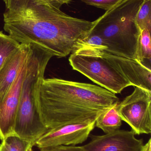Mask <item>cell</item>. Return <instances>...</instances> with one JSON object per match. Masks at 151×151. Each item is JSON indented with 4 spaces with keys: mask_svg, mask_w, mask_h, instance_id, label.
<instances>
[{
    "mask_svg": "<svg viewBox=\"0 0 151 151\" xmlns=\"http://www.w3.org/2000/svg\"><path fill=\"white\" fill-rule=\"evenodd\" d=\"M26 62L4 99L0 103V140L1 141L8 136L14 134Z\"/></svg>",
    "mask_w": 151,
    "mask_h": 151,
    "instance_id": "obj_9",
    "label": "cell"
},
{
    "mask_svg": "<svg viewBox=\"0 0 151 151\" xmlns=\"http://www.w3.org/2000/svg\"><path fill=\"white\" fill-rule=\"evenodd\" d=\"M151 91L135 87L134 92L119 103L118 112L136 135L151 132Z\"/></svg>",
    "mask_w": 151,
    "mask_h": 151,
    "instance_id": "obj_6",
    "label": "cell"
},
{
    "mask_svg": "<svg viewBox=\"0 0 151 151\" xmlns=\"http://www.w3.org/2000/svg\"><path fill=\"white\" fill-rule=\"evenodd\" d=\"M118 104L117 103L104 111L97 119L95 126L105 134L119 129L121 126L122 120L118 110Z\"/></svg>",
    "mask_w": 151,
    "mask_h": 151,
    "instance_id": "obj_11",
    "label": "cell"
},
{
    "mask_svg": "<svg viewBox=\"0 0 151 151\" xmlns=\"http://www.w3.org/2000/svg\"><path fill=\"white\" fill-rule=\"evenodd\" d=\"M136 22L140 30L151 32V0H144L137 15Z\"/></svg>",
    "mask_w": 151,
    "mask_h": 151,
    "instance_id": "obj_15",
    "label": "cell"
},
{
    "mask_svg": "<svg viewBox=\"0 0 151 151\" xmlns=\"http://www.w3.org/2000/svg\"><path fill=\"white\" fill-rule=\"evenodd\" d=\"M132 130H118L102 136L91 135L84 151H140L142 139H137Z\"/></svg>",
    "mask_w": 151,
    "mask_h": 151,
    "instance_id": "obj_7",
    "label": "cell"
},
{
    "mask_svg": "<svg viewBox=\"0 0 151 151\" xmlns=\"http://www.w3.org/2000/svg\"><path fill=\"white\" fill-rule=\"evenodd\" d=\"M40 151H84L83 146L57 145L39 148Z\"/></svg>",
    "mask_w": 151,
    "mask_h": 151,
    "instance_id": "obj_17",
    "label": "cell"
},
{
    "mask_svg": "<svg viewBox=\"0 0 151 151\" xmlns=\"http://www.w3.org/2000/svg\"><path fill=\"white\" fill-rule=\"evenodd\" d=\"M27 151H33V146H30L29 149L27 150Z\"/></svg>",
    "mask_w": 151,
    "mask_h": 151,
    "instance_id": "obj_20",
    "label": "cell"
},
{
    "mask_svg": "<svg viewBox=\"0 0 151 151\" xmlns=\"http://www.w3.org/2000/svg\"><path fill=\"white\" fill-rule=\"evenodd\" d=\"M151 139L150 138L147 143L142 146L140 151H151Z\"/></svg>",
    "mask_w": 151,
    "mask_h": 151,
    "instance_id": "obj_19",
    "label": "cell"
},
{
    "mask_svg": "<svg viewBox=\"0 0 151 151\" xmlns=\"http://www.w3.org/2000/svg\"><path fill=\"white\" fill-rule=\"evenodd\" d=\"M36 107L48 131L41 137L45 146L84 142L104 111L119 103L110 91L90 83L43 78L35 91Z\"/></svg>",
    "mask_w": 151,
    "mask_h": 151,
    "instance_id": "obj_1",
    "label": "cell"
},
{
    "mask_svg": "<svg viewBox=\"0 0 151 151\" xmlns=\"http://www.w3.org/2000/svg\"><path fill=\"white\" fill-rule=\"evenodd\" d=\"M1 141L0 151H27L30 146H33L30 143L15 134L8 136Z\"/></svg>",
    "mask_w": 151,
    "mask_h": 151,
    "instance_id": "obj_14",
    "label": "cell"
},
{
    "mask_svg": "<svg viewBox=\"0 0 151 151\" xmlns=\"http://www.w3.org/2000/svg\"><path fill=\"white\" fill-rule=\"evenodd\" d=\"M20 46V44L9 35L0 31V70L9 57Z\"/></svg>",
    "mask_w": 151,
    "mask_h": 151,
    "instance_id": "obj_13",
    "label": "cell"
},
{
    "mask_svg": "<svg viewBox=\"0 0 151 151\" xmlns=\"http://www.w3.org/2000/svg\"><path fill=\"white\" fill-rule=\"evenodd\" d=\"M69 61L74 70L114 94L132 86L121 72L94 49L80 48L71 54Z\"/></svg>",
    "mask_w": 151,
    "mask_h": 151,
    "instance_id": "obj_5",
    "label": "cell"
},
{
    "mask_svg": "<svg viewBox=\"0 0 151 151\" xmlns=\"http://www.w3.org/2000/svg\"><path fill=\"white\" fill-rule=\"evenodd\" d=\"M29 45L30 50L26 62L14 134L33 146L48 131L37 110L35 91L39 82L44 78L47 65L53 56L38 46Z\"/></svg>",
    "mask_w": 151,
    "mask_h": 151,
    "instance_id": "obj_3",
    "label": "cell"
},
{
    "mask_svg": "<svg viewBox=\"0 0 151 151\" xmlns=\"http://www.w3.org/2000/svg\"><path fill=\"white\" fill-rule=\"evenodd\" d=\"M45 1L58 9H60L63 4H68L71 2V0H45Z\"/></svg>",
    "mask_w": 151,
    "mask_h": 151,
    "instance_id": "obj_18",
    "label": "cell"
},
{
    "mask_svg": "<svg viewBox=\"0 0 151 151\" xmlns=\"http://www.w3.org/2000/svg\"><path fill=\"white\" fill-rule=\"evenodd\" d=\"M86 4L95 6L106 11L116 6L122 0H81Z\"/></svg>",
    "mask_w": 151,
    "mask_h": 151,
    "instance_id": "obj_16",
    "label": "cell"
},
{
    "mask_svg": "<svg viewBox=\"0 0 151 151\" xmlns=\"http://www.w3.org/2000/svg\"><path fill=\"white\" fill-rule=\"evenodd\" d=\"M29 50V45L20 44L0 70V103L4 99L25 63Z\"/></svg>",
    "mask_w": 151,
    "mask_h": 151,
    "instance_id": "obj_10",
    "label": "cell"
},
{
    "mask_svg": "<svg viewBox=\"0 0 151 151\" xmlns=\"http://www.w3.org/2000/svg\"><path fill=\"white\" fill-rule=\"evenodd\" d=\"M4 29L20 44L37 46L63 58L88 36L94 22L68 16L45 0H3Z\"/></svg>",
    "mask_w": 151,
    "mask_h": 151,
    "instance_id": "obj_2",
    "label": "cell"
},
{
    "mask_svg": "<svg viewBox=\"0 0 151 151\" xmlns=\"http://www.w3.org/2000/svg\"><path fill=\"white\" fill-rule=\"evenodd\" d=\"M144 0H122L94 21L90 32L102 36L111 54L137 59L141 30L136 16Z\"/></svg>",
    "mask_w": 151,
    "mask_h": 151,
    "instance_id": "obj_4",
    "label": "cell"
},
{
    "mask_svg": "<svg viewBox=\"0 0 151 151\" xmlns=\"http://www.w3.org/2000/svg\"><path fill=\"white\" fill-rule=\"evenodd\" d=\"M91 48L98 51L121 72L132 86L151 91V68L146 67L136 59L113 55L104 50Z\"/></svg>",
    "mask_w": 151,
    "mask_h": 151,
    "instance_id": "obj_8",
    "label": "cell"
},
{
    "mask_svg": "<svg viewBox=\"0 0 151 151\" xmlns=\"http://www.w3.org/2000/svg\"><path fill=\"white\" fill-rule=\"evenodd\" d=\"M151 31L147 29L141 30L138 47L137 60L148 68H150L151 58Z\"/></svg>",
    "mask_w": 151,
    "mask_h": 151,
    "instance_id": "obj_12",
    "label": "cell"
}]
</instances>
